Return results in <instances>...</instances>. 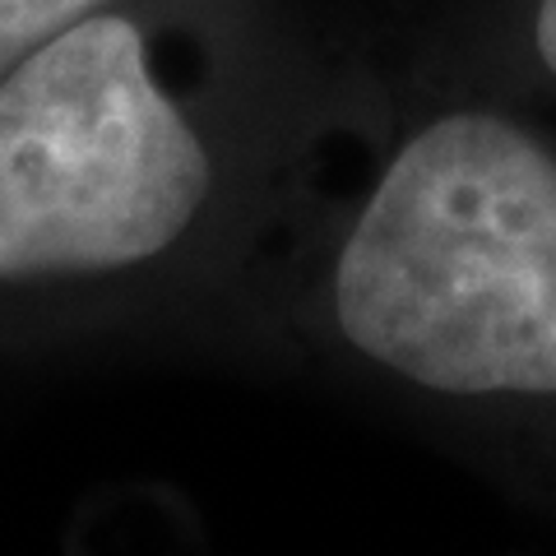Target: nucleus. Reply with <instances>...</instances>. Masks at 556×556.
<instances>
[{
	"mask_svg": "<svg viewBox=\"0 0 556 556\" xmlns=\"http://www.w3.org/2000/svg\"><path fill=\"white\" fill-rule=\"evenodd\" d=\"M102 5L112 0H0V79Z\"/></svg>",
	"mask_w": 556,
	"mask_h": 556,
	"instance_id": "obj_4",
	"label": "nucleus"
},
{
	"mask_svg": "<svg viewBox=\"0 0 556 556\" xmlns=\"http://www.w3.org/2000/svg\"><path fill=\"white\" fill-rule=\"evenodd\" d=\"M208 0H112L0 79V306L24 329L144 316L241 241L274 167L265 65Z\"/></svg>",
	"mask_w": 556,
	"mask_h": 556,
	"instance_id": "obj_1",
	"label": "nucleus"
},
{
	"mask_svg": "<svg viewBox=\"0 0 556 556\" xmlns=\"http://www.w3.org/2000/svg\"><path fill=\"white\" fill-rule=\"evenodd\" d=\"M316 325L556 501V135L529 102L450 70L329 232Z\"/></svg>",
	"mask_w": 556,
	"mask_h": 556,
	"instance_id": "obj_2",
	"label": "nucleus"
},
{
	"mask_svg": "<svg viewBox=\"0 0 556 556\" xmlns=\"http://www.w3.org/2000/svg\"><path fill=\"white\" fill-rule=\"evenodd\" d=\"M455 61L519 102L556 98V0H468Z\"/></svg>",
	"mask_w": 556,
	"mask_h": 556,
	"instance_id": "obj_3",
	"label": "nucleus"
}]
</instances>
